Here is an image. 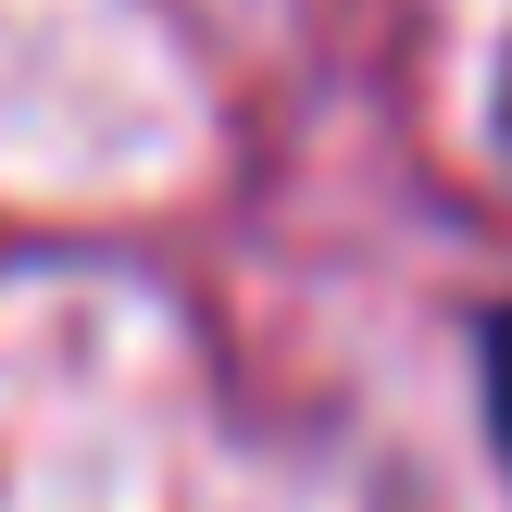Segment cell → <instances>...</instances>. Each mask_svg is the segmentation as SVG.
Instances as JSON below:
<instances>
[{
  "label": "cell",
  "instance_id": "6da1fadb",
  "mask_svg": "<svg viewBox=\"0 0 512 512\" xmlns=\"http://www.w3.org/2000/svg\"><path fill=\"white\" fill-rule=\"evenodd\" d=\"M488 413H500V450H512V313H500V338H488Z\"/></svg>",
  "mask_w": 512,
  "mask_h": 512
},
{
  "label": "cell",
  "instance_id": "7a4b0ae2",
  "mask_svg": "<svg viewBox=\"0 0 512 512\" xmlns=\"http://www.w3.org/2000/svg\"><path fill=\"white\" fill-rule=\"evenodd\" d=\"M500 125H512V100H500Z\"/></svg>",
  "mask_w": 512,
  "mask_h": 512
}]
</instances>
